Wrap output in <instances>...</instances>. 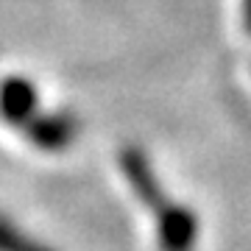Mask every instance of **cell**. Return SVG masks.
I'll return each mask as SVG.
<instances>
[{
    "label": "cell",
    "mask_w": 251,
    "mask_h": 251,
    "mask_svg": "<svg viewBox=\"0 0 251 251\" xmlns=\"http://www.w3.org/2000/svg\"><path fill=\"white\" fill-rule=\"evenodd\" d=\"M156 243L159 251H193L198 243V218L193 209L168 201L156 212Z\"/></svg>",
    "instance_id": "6da1fadb"
},
{
    "label": "cell",
    "mask_w": 251,
    "mask_h": 251,
    "mask_svg": "<svg viewBox=\"0 0 251 251\" xmlns=\"http://www.w3.org/2000/svg\"><path fill=\"white\" fill-rule=\"evenodd\" d=\"M23 128H25L28 140L36 148H45V151H62L75 137L73 117H64V115H48L42 120H28Z\"/></svg>",
    "instance_id": "277c9868"
},
{
    "label": "cell",
    "mask_w": 251,
    "mask_h": 251,
    "mask_svg": "<svg viewBox=\"0 0 251 251\" xmlns=\"http://www.w3.org/2000/svg\"><path fill=\"white\" fill-rule=\"evenodd\" d=\"M120 171H123V176L128 179V184H131V190H134V196L140 198L145 206H151L153 215L159 212L162 206H168L171 198H165L159 179H156L151 162H148V156H145L143 151H137V148H126V151L120 153Z\"/></svg>",
    "instance_id": "7a4b0ae2"
},
{
    "label": "cell",
    "mask_w": 251,
    "mask_h": 251,
    "mask_svg": "<svg viewBox=\"0 0 251 251\" xmlns=\"http://www.w3.org/2000/svg\"><path fill=\"white\" fill-rule=\"evenodd\" d=\"M0 251H53V249L28 237L20 226H14L11 221L0 215Z\"/></svg>",
    "instance_id": "5b68a950"
},
{
    "label": "cell",
    "mask_w": 251,
    "mask_h": 251,
    "mask_svg": "<svg viewBox=\"0 0 251 251\" xmlns=\"http://www.w3.org/2000/svg\"><path fill=\"white\" fill-rule=\"evenodd\" d=\"M36 112V90L25 78H9L0 87V115L14 126H25L34 120Z\"/></svg>",
    "instance_id": "3957f363"
},
{
    "label": "cell",
    "mask_w": 251,
    "mask_h": 251,
    "mask_svg": "<svg viewBox=\"0 0 251 251\" xmlns=\"http://www.w3.org/2000/svg\"><path fill=\"white\" fill-rule=\"evenodd\" d=\"M246 25L251 31V0H246Z\"/></svg>",
    "instance_id": "8992f818"
}]
</instances>
